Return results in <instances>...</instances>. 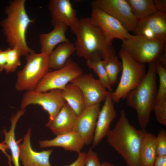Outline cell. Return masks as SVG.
<instances>
[{"label":"cell","instance_id":"1","mask_svg":"<svg viewBox=\"0 0 166 166\" xmlns=\"http://www.w3.org/2000/svg\"><path fill=\"white\" fill-rule=\"evenodd\" d=\"M71 30L77 37L74 45L78 56L87 60H102L115 56L112 42L90 17L83 18Z\"/></svg>","mask_w":166,"mask_h":166},{"label":"cell","instance_id":"2","mask_svg":"<svg viewBox=\"0 0 166 166\" xmlns=\"http://www.w3.org/2000/svg\"><path fill=\"white\" fill-rule=\"evenodd\" d=\"M146 132L145 129L138 130L132 125L122 109L115 127L107 135V141L123 158L127 166H140V147Z\"/></svg>","mask_w":166,"mask_h":166},{"label":"cell","instance_id":"3","mask_svg":"<svg viewBox=\"0 0 166 166\" xmlns=\"http://www.w3.org/2000/svg\"><path fill=\"white\" fill-rule=\"evenodd\" d=\"M25 0H13L5 9L6 18L1 23L3 33L9 47L17 48L21 56L34 52L27 43V28L35 21L31 19L25 9Z\"/></svg>","mask_w":166,"mask_h":166},{"label":"cell","instance_id":"4","mask_svg":"<svg viewBox=\"0 0 166 166\" xmlns=\"http://www.w3.org/2000/svg\"><path fill=\"white\" fill-rule=\"evenodd\" d=\"M156 61L149 63L148 69L140 83L127 95V105L136 111L141 129L148 125L156 103L158 89L156 85Z\"/></svg>","mask_w":166,"mask_h":166},{"label":"cell","instance_id":"5","mask_svg":"<svg viewBox=\"0 0 166 166\" xmlns=\"http://www.w3.org/2000/svg\"><path fill=\"white\" fill-rule=\"evenodd\" d=\"M119 56L122 65L121 75L116 89L110 92L112 99L116 103L125 98L128 93L140 83L146 73L144 64L134 60L122 48Z\"/></svg>","mask_w":166,"mask_h":166},{"label":"cell","instance_id":"6","mask_svg":"<svg viewBox=\"0 0 166 166\" xmlns=\"http://www.w3.org/2000/svg\"><path fill=\"white\" fill-rule=\"evenodd\" d=\"M49 55L35 52L26 57V63L18 72L15 87L18 91L35 90L37 85L48 72Z\"/></svg>","mask_w":166,"mask_h":166},{"label":"cell","instance_id":"7","mask_svg":"<svg viewBox=\"0 0 166 166\" xmlns=\"http://www.w3.org/2000/svg\"><path fill=\"white\" fill-rule=\"evenodd\" d=\"M166 45L158 39L136 34L122 41L121 48L134 60L144 64L156 61Z\"/></svg>","mask_w":166,"mask_h":166},{"label":"cell","instance_id":"8","mask_svg":"<svg viewBox=\"0 0 166 166\" xmlns=\"http://www.w3.org/2000/svg\"><path fill=\"white\" fill-rule=\"evenodd\" d=\"M83 73L82 69L69 58L63 68L47 73L39 82L35 90L45 92L55 89L63 90L69 82Z\"/></svg>","mask_w":166,"mask_h":166},{"label":"cell","instance_id":"9","mask_svg":"<svg viewBox=\"0 0 166 166\" xmlns=\"http://www.w3.org/2000/svg\"><path fill=\"white\" fill-rule=\"evenodd\" d=\"M62 92V90L59 89L48 92H40L35 90L26 91L21 101L20 109H25L30 105H39L49 113V121L52 120L66 103Z\"/></svg>","mask_w":166,"mask_h":166},{"label":"cell","instance_id":"10","mask_svg":"<svg viewBox=\"0 0 166 166\" xmlns=\"http://www.w3.org/2000/svg\"><path fill=\"white\" fill-rule=\"evenodd\" d=\"M91 5L115 18L129 32H135L139 20L126 0H96L92 2Z\"/></svg>","mask_w":166,"mask_h":166},{"label":"cell","instance_id":"11","mask_svg":"<svg viewBox=\"0 0 166 166\" xmlns=\"http://www.w3.org/2000/svg\"><path fill=\"white\" fill-rule=\"evenodd\" d=\"M77 85L82 91L85 99L86 108L97 104L105 100L108 91L99 79L92 73H82L70 82Z\"/></svg>","mask_w":166,"mask_h":166},{"label":"cell","instance_id":"12","mask_svg":"<svg viewBox=\"0 0 166 166\" xmlns=\"http://www.w3.org/2000/svg\"><path fill=\"white\" fill-rule=\"evenodd\" d=\"M92 7L91 18L111 41L115 38L122 41L132 37V35L115 18L98 8Z\"/></svg>","mask_w":166,"mask_h":166},{"label":"cell","instance_id":"13","mask_svg":"<svg viewBox=\"0 0 166 166\" xmlns=\"http://www.w3.org/2000/svg\"><path fill=\"white\" fill-rule=\"evenodd\" d=\"M134 33L166 43V13L157 11L139 20Z\"/></svg>","mask_w":166,"mask_h":166},{"label":"cell","instance_id":"14","mask_svg":"<svg viewBox=\"0 0 166 166\" xmlns=\"http://www.w3.org/2000/svg\"><path fill=\"white\" fill-rule=\"evenodd\" d=\"M48 7L51 17V22L53 26L60 24L70 27H75L79 20L76 10L69 0H51Z\"/></svg>","mask_w":166,"mask_h":166},{"label":"cell","instance_id":"15","mask_svg":"<svg viewBox=\"0 0 166 166\" xmlns=\"http://www.w3.org/2000/svg\"><path fill=\"white\" fill-rule=\"evenodd\" d=\"M100 110V104L86 107L77 117L74 131L81 136L85 144L89 145L93 142Z\"/></svg>","mask_w":166,"mask_h":166},{"label":"cell","instance_id":"16","mask_svg":"<svg viewBox=\"0 0 166 166\" xmlns=\"http://www.w3.org/2000/svg\"><path fill=\"white\" fill-rule=\"evenodd\" d=\"M31 128H29L23 137L22 143L19 145L20 159L23 166H52L49 162L53 149L37 152L32 148L30 142Z\"/></svg>","mask_w":166,"mask_h":166},{"label":"cell","instance_id":"17","mask_svg":"<svg viewBox=\"0 0 166 166\" xmlns=\"http://www.w3.org/2000/svg\"><path fill=\"white\" fill-rule=\"evenodd\" d=\"M114 103L111 98L110 92L108 91L98 114L92 148L97 146L106 136L110 130V124L117 116Z\"/></svg>","mask_w":166,"mask_h":166},{"label":"cell","instance_id":"18","mask_svg":"<svg viewBox=\"0 0 166 166\" xmlns=\"http://www.w3.org/2000/svg\"><path fill=\"white\" fill-rule=\"evenodd\" d=\"M77 116L66 102L53 120L46 124L56 136L74 131Z\"/></svg>","mask_w":166,"mask_h":166},{"label":"cell","instance_id":"19","mask_svg":"<svg viewBox=\"0 0 166 166\" xmlns=\"http://www.w3.org/2000/svg\"><path fill=\"white\" fill-rule=\"evenodd\" d=\"M39 143L41 148L60 147L65 150L78 153L81 152L85 144L81 136L74 131L56 136L52 140L40 141Z\"/></svg>","mask_w":166,"mask_h":166},{"label":"cell","instance_id":"20","mask_svg":"<svg viewBox=\"0 0 166 166\" xmlns=\"http://www.w3.org/2000/svg\"><path fill=\"white\" fill-rule=\"evenodd\" d=\"M53 27V29L50 32L41 34L39 36L41 52L49 55L57 45L69 41L66 35L67 26L60 24Z\"/></svg>","mask_w":166,"mask_h":166},{"label":"cell","instance_id":"21","mask_svg":"<svg viewBox=\"0 0 166 166\" xmlns=\"http://www.w3.org/2000/svg\"><path fill=\"white\" fill-rule=\"evenodd\" d=\"M26 109L19 110L13 115L10 119L11 125L10 129L7 131L5 128L3 130L5 138L3 141L6 144L11 151L12 160L14 166H20L19 163L20 152L18 142L15 139V130L18 121L24 114Z\"/></svg>","mask_w":166,"mask_h":166},{"label":"cell","instance_id":"22","mask_svg":"<svg viewBox=\"0 0 166 166\" xmlns=\"http://www.w3.org/2000/svg\"><path fill=\"white\" fill-rule=\"evenodd\" d=\"M62 93L66 102L79 116L86 108L85 97L81 89L75 84L71 83L62 90Z\"/></svg>","mask_w":166,"mask_h":166},{"label":"cell","instance_id":"23","mask_svg":"<svg viewBox=\"0 0 166 166\" xmlns=\"http://www.w3.org/2000/svg\"><path fill=\"white\" fill-rule=\"evenodd\" d=\"M75 51L74 44L69 41L58 45L49 56V68L56 70L63 68Z\"/></svg>","mask_w":166,"mask_h":166},{"label":"cell","instance_id":"24","mask_svg":"<svg viewBox=\"0 0 166 166\" xmlns=\"http://www.w3.org/2000/svg\"><path fill=\"white\" fill-rule=\"evenodd\" d=\"M156 136L146 132L142 140L140 151V166H153L157 156L156 145Z\"/></svg>","mask_w":166,"mask_h":166},{"label":"cell","instance_id":"25","mask_svg":"<svg viewBox=\"0 0 166 166\" xmlns=\"http://www.w3.org/2000/svg\"><path fill=\"white\" fill-rule=\"evenodd\" d=\"M134 16L139 20L157 11L152 0H126Z\"/></svg>","mask_w":166,"mask_h":166},{"label":"cell","instance_id":"26","mask_svg":"<svg viewBox=\"0 0 166 166\" xmlns=\"http://www.w3.org/2000/svg\"><path fill=\"white\" fill-rule=\"evenodd\" d=\"M102 62L112 86L117 82L119 74L122 71V63L116 55L103 59Z\"/></svg>","mask_w":166,"mask_h":166},{"label":"cell","instance_id":"27","mask_svg":"<svg viewBox=\"0 0 166 166\" xmlns=\"http://www.w3.org/2000/svg\"><path fill=\"white\" fill-rule=\"evenodd\" d=\"M88 67L93 69L98 76L104 86L110 92H112L108 77L104 66L102 60L100 58L96 57L86 60Z\"/></svg>","mask_w":166,"mask_h":166},{"label":"cell","instance_id":"28","mask_svg":"<svg viewBox=\"0 0 166 166\" xmlns=\"http://www.w3.org/2000/svg\"><path fill=\"white\" fill-rule=\"evenodd\" d=\"M6 50V63L4 70L6 73H14L21 65V55L18 49L16 47L12 48L9 47Z\"/></svg>","mask_w":166,"mask_h":166},{"label":"cell","instance_id":"29","mask_svg":"<svg viewBox=\"0 0 166 166\" xmlns=\"http://www.w3.org/2000/svg\"><path fill=\"white\" fill-rule=\"evenodd\" d=\"M156 72L158 75L159 81L156 101L157 102L166 98V68L157 61Z\"/></svg>","mask_w":166,"mask_h":166},{"label":"cell","instance_id":"30","mask_svg":"<svg viewBox=\"0 0 166 166\" xmlns=\"http://www.w3.org/2000/svg\"><path fill=\"white\" fill-rule=\"evenodd\" d=\"M153 110L157 121L162 125H166V98L156 102Z\"/></svg>","mask_w":166,"mask_h":166},{"label":"cell","instance_id":"31","mask_svg":"<svg viewBox=\"0 0 166 166\" xmlns=\"http://www.w3.org/2000/svg\"><path fill=\"white\" fill-rule=\"evenodd\" d=\"M156 145L157 156H166V131L161 128L156 137Z\"/></svg>","mask_w":166,"mask_h":166},{"label":"cell","instance_id":"32","mask_svg":"<svg viewBox=\"0 0 166 166\" xmlns=\"http://www.w3.org/2000/svg\"><path fill=\"white\" fill-rule=\"evenodd\" d=\"M101 164L97 154L91 147L87 153L84 166H100Z\"/></svg>","mask_w":166,"mask_h":166},{"label":"cell","instance_id":"33","mask_svg":"<svg viewBox=\"0 0 166 166\" xmlns=\"http://www.w3.org/2000/svg\"><path fill=\"white\" fill-rule=\"evenodd\" d=\"M87 156V153L80 152L77 159L68 166H84Z\"/></svg>","mask_w":166,"mask_h":166},{"label":"cell","instance_id":"34","mask_svg":"<svg viewBox=\"0 0 166 166\" xmlns=\"http://www.w3.org/2000/svg\"><path fill=\"white\" fill-rule=\"evenodd\" d=\"M153 2L157 11L166 12V0H154Z\"/></svg>","mask_w":166,"mask_h":166},{"label":"cell","instance_id":"35","mask_svg":"<svg viewBox=\"0 0 166 166\" xmlns=\"http://www.w3.org/2000/svg\"><path fill=\"white\" fill-rule=\"evenodd\" d=\"M6 63V50L0 48V72L4 70Z\"/></svg>","mask_w":166,"mask_h":166},{"label":"cell","instance_id":"36","mask_svg":"<svg viewBox=\"0 0 166 166\" xmlns=\"http://www.w3.org/2000/svg\"><path fill=\"white\" fill-rule=\"evenodd\" d=\"M153 166H166V156H157Z\"/></svg>","mask_w":166,"mask_h":166},{"label":"cell","instance_id":"37","mask_svg":"<svg viewBox=\"0 0 166 166\" xmlns=\"http://www.w3.org/2000/svg\"><path fill=\"white\" fill-rule=\"evenodd\" d=\"M8 149L9 148L7 145L3 142L0 143V150L1 151L7 156L9 160L8 164L9 165H10L11 164V158L6 153V150Z\"/></svg>","mask_w":166,"mask_h":166},{"label":"cell","instance_id":"38","mask_svg":"<svg viewBox=\"0 0 166 166\" xmlns=\"http://www.w3.org/2000/svg\"><path fill=\"white\" fill-rule=\"evenodd\" d=\"M156 61L166 68V47Z\"/></svg>","mask_w":166,"mask_h":166},{"label":"cell","instance_id":"39","mask_svg":"<svg viewBox=\"0 0 166 166\" xmlns=\"http://www.w3.org/2000/svg\"><path fill=\"white\" fill-rule=\"evenodd\" d=\"M100 166H115L111 163L107 162H104L101 163Z\"/></svg>","mask_w":166,"mask_h":166}]
</instances>
